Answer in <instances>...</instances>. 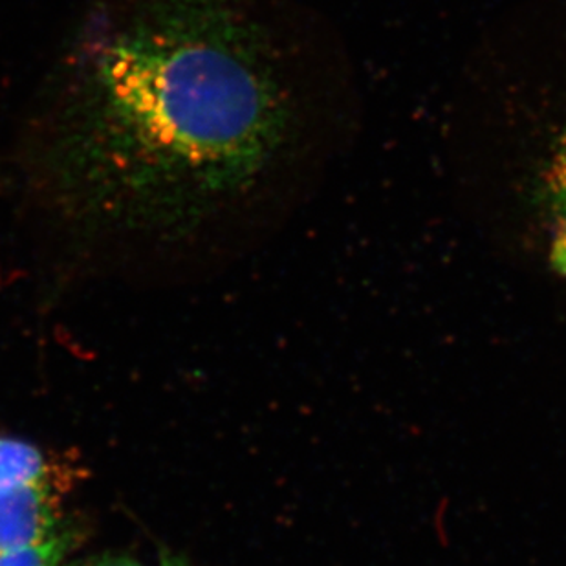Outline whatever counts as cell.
I'll return each mask as SVG.
<instances>
[{
    "label": "cell",
    "mask_w": 566,
    "mask_h": 566,
    "mask_svg": "<svg viewBox=\"0 0 566 566\" xmlns=\"http://www.w3.org/2000/svg\"><path fill=\"white\" fill-rule=\"evenodd\" d=\"M264 0H83L28 108L17 178L81 248L186 252L272 192L297 139Z\"/></svg>",
    "instance_id": "6da1fadb"
},
{
    "label": "cell",
    "mask_w": 566,
    "mask_h": 566,
    "mask_svg": "<svg viewBox=\"0 0 566 566\" xmlns=\"http://www.w3.org/2000/svg\"><path fill=\"white\" fill-rule=\"evenodd\" d=\"M60 528L50 481L0 492V557L39 545Z\"/></svg>",
    "instance_id": "7a4b0ae2"
},
{
    "label": "cell",
    "mask_w": 566,
    "mask_h": 566,
    "mask_svg": "<svg viewBox=\"0 0 566 566\" xmlns=\"http://www.w3.org/2000/svg\"><path fill=\"white\" fill-rule=\"evenodd\" d=\"M49 482V462L41 449L0 434V492Z\"/></svg>",
    "instance_id": "3957f363"
},
{
    "label": "cell",
    "mask_w": 566,
    "mask_h": 566,
    "mask_svg": "<svg viewBox=\"0 0 566 566\" xmlns=\"http://www.w3.org/2000/svg\"><path fill=\"white\" fill-rule=\"evenodd\" d=\"M75 535L70 528H60L52 537L27 551L0 557V566H63L69 552L74 551Z\"/></svg>",
    "instance_id": "277c9868"
},
{
    "label": "cell",
    "mask_w": 566,
    "mask_h": 566,
    "mask_svg": "<svg viewBox=\"0 0 566 566\" xmlns=\"http://www.w3.org/2000/svg\"><path fill=\"white\" fill-rule=\"evenodd\" d=\"M548 191H551L554 213H556L566 235V145L559 150V155H557L554 166H552Z\"/></svg>",
    "instance_id": "5b68a950"
},
{
    "label": "cell",
    "mask_w": 566,
    "mask_h": 566,
    "mask_svg": "<svg viewBox=\"0 0 566 566\" xmlns=\"http://www.w3.org/2000/svg\"><path fill=\"white\" fill-rule=\"evenodd\" d=\"M63 566H145L138 559L119 554H96V556L80 557L72 563H64Z\"/></svg>",
    "instance_id": "8992f818"
},
{
    "label": "cell",
    "mask_w": 566,
    "mask_h": 566,
    "mask_svg": "<svg viewBox=\"0 0 566 566\" xmlns=\"http://www.w3.org/2000/svg\"><path fill=\"white\" fill-rule=\"evenodd\" d=\"M158 566H191L188 559H184L182 556H178L171 551H161L160 565Z\"/></svg>",
    "instance_id": "52a82bcc"
}]
</instances>
